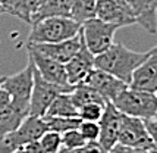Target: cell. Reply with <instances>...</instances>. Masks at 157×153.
I'll return each mask as SVG.
<instances>
[{
  "label": "cell",
  "instance_id": "2",
  "mask_svg": "<svg viewBox=\"0 0 157 153\" xmlns=\"http://www.w3.org/2000/svg\"><path fill=\"white\" fill-rule=\"evenodd\" d=\"M81 25L71 16H55L31 25L27 44H50L74 38L79 34Z\"/></svg>",
  "mask_w": 157,
  "mask_h": 153
},
{
  "label": "cell",
  "instance_id": "6",
  "mask_svg": "<svg viewBox=\"0 0 157 153\" xmlns=\"http://www.w3.org/2000/svg\"><path fill=\"white\" fill-rule=\"evenodd\" d=\"M117 144L137 147V149H147V150H157L151 135L148 134L145 122L140 118H132L126 115H122Z\"/></svg>",
  "mask_w": 157,
  "mask_h": 153
},
{
  "label": "cell",
  "instance_id": "33",
  "mask_svg": "<svg viewBox=\"0 0 157 153\" xmlns=\"http://www.w3.org/2000/svg\"><path fill=\"white\" fill-rule=\"evenodd\" d=\"M59 153H69L68 150H65V149H63V150H62V152H59Z\"/></svg>",
  "mask_w": 157,
  "mask_h": 153
},
{
  "label": "cell",
  "instance_id": "11",
  "mask_svg": "<svg viewBox=\"0 0 157 153\" xmlns=\"http://www.w3.org/2000/svg\"><path fill=\"white\" fill-rule=\"evenodd\" d=\"M27 53H28V59L34 63L35 69L38 71L40 74L47 83L56 84V85H60V87H72L68 83V75H66V69H65V65L56 62L50 57L40 55L34 52L33 49H28L27 47Z\"/></svg>",
  "mask_w": 157,
  "mask_h": 153
},
{
  "label": "cell",
  "instance_id": "27",
  "mask_svg": "<svg viewBox=\"0 0 157 153\" xmlns=\"http://www.w3.org/2000/svg\"><path fill=\"white\" fill-rule=\"evenodd\" d=\"M78 130H79V132L84 135V139L87 140L88 143L98 141V139H100V125H98V122L81 121Z\"/></svg>",
  "mask_w": 157,
  "mask_h": 153
},
{
  "label": "cell",
  "instance_id": "9",
  "mask_svg": "<svg viewBox=\"0 0 157 153\" xmlns=\"http://www.w3.org/2000/svg\"><path fill=\"white\" fill-rule=\"evenodd\" d=\"M82 84H87L91 88H94L106 100V103H109V102L112 103L128 87L123 81L117 80L116 76L110 75L109 72L98 69V68H94L91 71Z\"/></svg>",
  "mask_w": 157,
  "mask_h": 153
},
{
  "label": "cell",
  "instance_id": "1",
  "mask_svg": "<svg viewBox=\"0 0 157 153\" xmlns=\"http://www.w3.org/2000/svg\"><path fill=\"white\" fill-rule=\"evenodd\" d=\"M148 52H135L121 43H113L104 53L96 56V68L109 72L126 85H131L132 75L138 66L145 61Z\"/></svg>",
  "mask_w": 157,
  "mask_h": 153
},
{
  "label": "cell",
  "instance_id": "8",
  "mask_svg": "<svg viewBox=\"0 0 157 153\" xmlns=\"http://www.w3.org/2000/svg\"><path fill=\"white\" fill-rule=\"evenodd\" d=\"M96 18L119 28L137 24L126 0H96Z\"/></svg>",
  "mask_w": 157,
  "mask_h": 153
},
{
  "label": "cell",
  "instance_id": "14",
  "mask_svg": "<svg viewBox=\"0 0 157 153\" xmlns=\"http://www.w3.org/2000/svg\"><path fill=\"white\" fill-rule=\"evenodd\" d=\"M94 59H96V56L93 55V53L85 47L84 40H82L81 49L78 50V53H76V55L74 56L66 65H65L69 85L75 87V85H78V84L84 83V80L87 78V75L96 68Z\"/></svg>",
  "mask_w": 157,
  "mask_h": 153
},
{
  "label": "cell",
  "instance_id": "35",
  "mask_svg": "<svg viewBox=\"0 0 157 153\" xmlns=\"http://www.w3.org/2000/svg\"><path fill=\"white\" fill-rule=\"evenodd\" d=\"M69 153H76V152H69Z\"/></svg>",
  "mask_w": 157,
  "mask_h": 153
},
{
  "label": "cell",
  "instance_id": "31",
  "mask_svg": "<svg viewBox=\"0 0 157 153\" xmlns=\"http://www.w3.org/2000/svg\"><path fill=\"white\" fill-rule=\"evenodd\" d=\"M15 153H25V150H24V147H21V149H18Z\"/></svg>",
  "mask_w": 157,
  "mask_h": 153
},
{
  "label": "cell",
  "instance_id": "32",
  "mask_svg": "<svg viewBox=\"0 0 157 153\" xmlns=\"http://www.w3.org/2000/svg\"><path fill=\"white\" fill-rule=\"evenodd\" d=\"M2 14H5V12H3V7H2V0H0V15Z\"/></svg>",
  "mask_w": 157,
  "mask_h": 153
},
{
  "label": "cell",
  "instance_id": "20",
  "mask_svg": "<svg viewBox=\"0 0 157 153\" xmlns=\"http://www.w3.org/2000/svg\"><path fill=\"white\" fill-rule=\"evenodd\" d=\"M71 96H72V100H74L75 106L78 108V111H79V108L85 106V104H90V103L107 104L106 100L94 88H91L87 84H78V85H75L72 88V91H71Z\"/></svg>",
  "mask_w": 157,
  "mask_h": 153
},
{
  "label": "cell",
  "instance_id": "13",
  "mask_svg": "<svg viewBox=\"0 0 157 153\" xmlns=\"http://www.w3.org/2000/svg\"><path fill=\"white\" fill-rule=\"evenodd\" d=\"M129 87L157 94V44L148 50L145 61L135 69Z\"/></svg>",
  "mask_w": 157,
  "mask_h": 153
},
{
  "label": "cell",
  "instance_id": "12",
  "mask_svg": "<svg viewBox=\"0 0 157 153\" xmlns=\"http://www.w3.org/2000/svg\"><path fill=\"white\" fill-rule=\"evenodd\" d=\"M121 121H122V113L115 108L113 103H107L106 109L103 113L101 119L98 121L100 125V139L98 144L106 150L112 152V149L117 144V137H119V130H121Z\"/></svg>",
  "mask_w": 157,
  "mask_h": 153
},
{
  "label": "cell",
  "instance_id": "4",
  "mask_svg": "<svg viewBox=\"0 0 157 153\" xmlns=\"http://www.w3.org/2000/svg\"><path fill=\"white\" fill-rule=\"evenodd\" d=\"M119 29L117 25L93 18L81 25V35L85 47L94 56L104 53L115 43V34Z\"/></svg>",
  "mask_w": 157,
  "mask_h": 153
},
{
  "label": "cell",
  "instance_id": "5",
  "mask_svg": "<svg viewBox=\"0 0 157 153\" xmlns=\"http://www.w3.org/2000/svg\"><path fill=\"white\" fill-rule=\"evenodd\" d=\"M74 87H60L56 84L47 83L34 66V85L29 102V115L33 116H44L48 106L62 93H71Z\"/></svg>",
  "mask_w": 157,
  "mask_h": 153
},
{
  "label": "cell",
  "instance_id": "7",
  "mask_svg": "<svg viewBox=\"0 0 157 153\" xmlns=\"http://www.w3.org/2000/svg\"><path fill=\"white\" fill-rule=\"evenodd\" d=\"M34 85V63L28 59V65L24 69L10 76H5L2 87L9 93L12 102H31V93Z\"/></svg>",
  "mask_w": 157,
  "mask_h": 153
},
{
  "label": "cell",
  "instance_id": "16",
  "mask_svg": "<svg viewBox=\"0 0 157 153\" xmlns=\"http://www.w3.org/2000/svg\"><path fill=\"white\" fill-rule=\"evenodd\" d=\"M137 24L150 33H157V0H126Z\"/></svg>",
  "mask_w": 157,
  "mask_h": 153
},
{
  "label": "cell",
  "instance_id": "26",
  "mask_svg": "<svg viewBox=\"0 0 157 153\" xmlns=\"http://www.w3.org/2000/svg\"><path fill=\"white\" fill-rule=\"evenodd\" d=\"M106 109V104L98 103H90L79 108L78 111V118L81 121H90V122H98L101 119L103 113Z\"/></svg>",
  "mask_w": 157,
  "mask_h": 153
},
{
  "label": "cell",
  "instance_id": "19",
  "mask_svg": "<svg viewBox=\"0 0 157 153\" xmlns=\"http://www.w3.org/2000/svg\"><path fill=\"white\" fill-rule=\"evenodd\" d=\"M44 116L59 118H78V108L75 106L71 93H62L52 102Z\"/></svg>",
  "mask_w": 157,
  "mask_h": 153
},
{
  "label": "cell",
  "instance_id": "28",
  "mask_svg": "<svg viewBox=\"0 0 157 153\" xmlns=\"http://www.w3.org/2000/svg\"><path fill=\"white\" fill-rule=\"evenodd\" d=\"M154 150H147V149H137V147H128L122 144H116L112 149L110 153H153Z\"/></svg>",
  "mask_w": 157,
  "mask_h": 153
},
{
  "label": "cell",
  "instance_id": "23",
  "mask_svg": "<svg viewBox=\"0 0 157 153\" xmlns=\"http://www.w3.org/2000/svg\"><path fill=\"white\" fill-rule=\"evenodd\" d=\"M46 119L50 131H56V132H63L71 131V130H76L79 124H81V119L79 118H59V116H43Z\"/></svg>",
  "mask_w": 157,
  "mask_h": 153
},
{
  "label": "cell",
  "instance_id": "10",
  "mask_svg": "<svg viewBox=\"0 0 157 153\" xmlns=\"http://www.w3.org/2000/svg\"><path fill=\"white\" fill-rule=\"evenodd\" d=\"M81 44L82 37L81 31H79V34L76 37L65 40V41L50 43V44H27V47L33 49L34 52L46 56V57H50V59H53V61L62 63V65H66L78 53V50L81 49Z\"/></svg>",
  "mask_w": 157,
  "mask_h": 153
},
{
  "label": "cell",
  "instance_id": "21",
  "mask_svg": "<svg viewBox=\"0 0 157 153\" xmlns=\"http://www.w3.org/2000/svg\"><path fill=\"white\" fill-rule=\"evenodd\" d=\"M24 119H25V116L21 115L10 103H9V106L3 108L0 111V139H3L5 135L18 130V127L22 124Z\"/></svg>",
  "mask_w": 157,
  "mask_h": 153
},
{
  "label": "cell",
  "instance_id": "18",
  "mask_svg": "<svg viewBox=\"0 0 157 153\" xmlns=\"http://www.w3.org/2000/svg\"><path fill=\"white\" fill-rule=\"evenodd\" d=\"M71 6H72V0H41L37 12L33 16L31 25L47 18L71 16Z\"/></svg>",
  "mask_w": 157,
  "mask_h": 153
},
{
  "label": "cell",
  "instance_id": "29",
  "mask_svg": "<svg viewBox=\"0 0 157 153\" xmlns=\"http://www.w3.org/2000/svg\"><path fill=\"white\" fill-rule=\"evenodd\" d=\"M144 122H145V127L148 130V134L151 135V139H153L157 147V119H148V121H144Z\"/></svg>",
  "mask_w": 157,
  "mask_h": 153
},
{
  "label": "cell",
  "instance_id": "3",
  "mask_svg": "<svg viewBox=\"0 0 157 153\" xmlns=\"http://www.w3.org/2000/svg\"><path fill=\"white\" fill-rule=\"evenodd\" d=\"M112 103L122 115L140 118L143 121L154 119L157 113V94L126 87Z\"/></svg>",
  "mask_w": 157,
  "mask_h": 153
},
{
  "label": "cell",
  "instance_id": "30",
  "mask_svg": "<svg viewBox=\"0 0 157 153\" xmlns=\"http://www.w3.org/2000/svg\"><path fill=\"white\" fill-rule=\"evenodd\" d=\"M24 150L25 153H46V150L40 144V141H33L27 146H24Z\"/></svg>",
  "mask_w": 157,
  "mask_h": 153
},
{
  "label": "cell",
  "instance_id": "24",
  "mask_svg": "<svg viewBox=\"0 0 157 153\" xmlns=\"http://www.w3.org/2000/svg\"><path fill=\"white\" fill-rule=\"evenodd\" d=\"M62 143H63V149L68 150V152H75L78 149L84 147L88 141L84 139L79 130H71V131H66L62 134Z\"/></svg>",
  "mask_w": 157,
  "mask_h": 153
},
{
  "label": "cell",
  "instance_id": "22",
  "mask_svg": "<svg viewBox=\"0 0 157 153\" xmlns=\"http://www.w3.org/2000/svg\"><path fill=\"white\" fill-rule=\"evenodd\" d=\"M71 18L79 25L96 18V0H72Z\"/></svg>",
  "mask_w": 157,
  "mask_h": 153
},
{
  "label": "cell",
  "instance_id": "25",
  "mask_svg": "<svg viewBox=\"0 0 157 153\" xmlns=\"http://www.w3.org/2000/svg\"><path fill=\"white\" fill-rule=\"evenodd\" d=\"M40 144L46 153H59L63 150V143H62V134L56 131L48 130L43 137L40 139Z\"/></svg>",
  "mask_w": 157,
  "mask_h": 153
},
{
  "label": "cell",
  "instance_id": "36",
  "mask_svg": "<svg viewBox=\"0 0 157 153\" xmlns=\"http://www.w3.org/2000/svg\"><path fill=\"white\" fill-rule=\"evenodd\" d=\"M154 119H157V113H156V118H154Z\"/></svg>",
  "mask_w": 157,
  "mask_h": 153
},
{
  "label": "cell",
  "instance_id": "17",
  "mask_svg": "<svg viewBox=\"0 0 157 153\" xmlns=\"http://www.w3.org/2000/svg\"><path fill=\"white\" fill-rule=\"evenodd\" d=\"M40 3L41 0H2V7L5 14L16 16L21 21L31 24Z\"/></svg>",
  "mask_w": 157,
  "mask_h": 153
},
{
  "label": "cell",
  "instance_id": "34",
  "mask_svg": "<svg viewBox=\"0 0 157 153\" xmlns=\"http://www.w3.org/2000/svg\"><path fill=\"white\" fill-rule=\"evenodd\" d=\"M153 153H157V150H154V152H153Z\"/></svg>",
  "mask_w": 157,
  "mask_h": 153
},
{
  "label": "cell",
  "instance_id": "15",
  "mask_svg": "<svg viewBox=\"0 0 157 153\" xmlns=\"http://www.w3.org/2000/svg\"><path fill=\"white\" fill-rule=\"evenodd\" d=\"M48 131V125L46 119L41 116H33L29 115L22 121V124L18 127V130L10 132V139L13 140L15 146L21 147L27 146L33 141H40V139Z\"/></svg>",
  "mask_w": 157,
  "mask_h": 153
}]
</instances>
